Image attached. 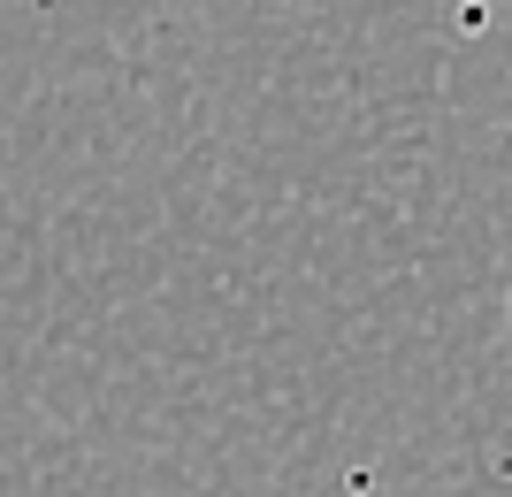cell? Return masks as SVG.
Listing matches in <instances>:
<instances>
[{
	"instance_id": "6da1fadb",
	"label": "cell",
	"mask_w": 512,
	"mask_h": 497,
	"mask_svg": "<svg viewBox=\"0 0 512 497\" xmlns=\"http://www.w3.org/2000/svg\"><path fill=\"white\" fill-rule=\"evenodd\" d=\"M505 322H512V291H505Z\"/></svg>"
}]
</instances>
